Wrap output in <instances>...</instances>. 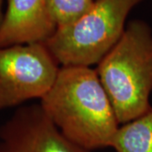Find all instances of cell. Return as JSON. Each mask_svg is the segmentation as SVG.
<instances>
[{
	"mask_svg": "<svg viewBox=\"0 0 152 152\" xmlns=\"http://www.w3.org/2000/svg\"><path fill=\"white\" fill-rule=\"evenodd\" d=\"M40 105L66 138L91 152L111 146L120 126L97 73L91 67L61 66Z\"/></svg>",
	"mask_w": 152,
	"mask_h": 152,
	"instance_id": "6da1fadb",
	"label": "cell"
},
{
	"mask_svg": "<svg viewBox=\"0 0 152 152\" xmlns=\"http://www.w3.org/2000/svg\"><path fill=\"white\" fill-rule=\"evenodd\" d=\"M119 124L135 119L152 108V30L134 20L96 69Z\"/></svg>",
	"mask_w": 152,
	"mask_h": 152,
	"instance_id": "7a4b0ae2",
	"label": "cell"
},
{
	"mask_svg": "<svg viewBox=\"0 0 152 152\" xmlns=\"http://www.w3.org/2000/svg\"><path fill=\"white\" fill-rule=\"evenodd\" d=\"M144 0H95L70 26L58 28L44 44L60 66L91 67L118 42L130 11Z\"/></svg>",
	"mask_w": 152,
	"mask_h": 152,
	"instance_id": "3957f363",
	"label": "cell"
},
{
	"mask_svg": "<svg viewBox=\"0 0 152 152\" xmlns=\"http://www.w3.org/2000/svg\"><path fill=\"white\" fill-rule=\"evenodd\" d=\"M60 67L44 42L0 48V111L41 100Z\"/></svg>",
	"mask_w": 152,
	"mask_h": 152,
	"instance_id": "277c9868",
	"label": "cell"
},
{
	"mask_svg": "<svg viewBox=\"0 0 152 152\" xmlns=\"http://www.w3.org/2000/svg\"><path fill=\"white\" fill-rule=\"evenodd\" d=\"M0 152H91L66 138L40 103L22 106L0 126Z\"/></svg>",
	"mask_w": 152,
	"mask_h": 152,
	"instance_id": "5b68a950",
	"label": "cell"
},
{
	"mask_svg": "<svg viewBox=\"0 0 152 152\" xmlns=\"http://www.w3.org/2000/svg\"><path fill=\"white\" fill-rule=\"evenodd\" d=\"M56 30L47 0H8L0 25V48L45 42Z\"/></svg>",
	"mask_w": 152,
	"mask_h": 152,
	"instance_id": "8992f818",
	"label": "cell"
},
{
	"mask_svg": "<svg viewBox=\"0 0 152 152\" xmlns=\"http://www.w3.org/2000/svg\"><path fill=\"white\" fill-rule=\"evenodd\" d=\"M121 125L110 146L115 152H152V108Z\"/></svg>",
	"mask_w": 152,
	"mask_h": 152,
	"instance_id": "52a82bcc",
	"label": "cell"
},
{
	"mask_svg": "<svg viewBox=\"0 0 152 152\" xmlns=\"http://www.w3.org/2000/svg\"><path fill=\"white\" fill-rule=\"evenodd\" d=\"M95 0H47V8L58 28L70 26L89 10Z\"/></svg>",
	"mask_w": 152,
	"mask_h": 152,
	"instance_id": "ba28073f",
	"label": "cell"
},
{
	"mask_svg": "<svg viewBox=\"0 0 152 152\" xmlns=\"http://www.w3.org/2000/svg\"><path fill=\"white\" fill-rule=\"evenodd\" d=\"M3 2H4V0H0V25L3 21L4 15V12L3 10Z\"/></svg>",
	"mask_w": 152,
	"mask_h": 152,
	"instance_id": "9c48e42d",
	"label": "cell"
}]
</instances>
